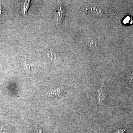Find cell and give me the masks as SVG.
Here are the masks:
<instances>
[{
    "mask_svg": "<svg viewBox=\"0 0 133 133\" xmlns=\"http://www.w3.org/2000/svg\"><path fill=\"white\" fill-rule=\"evenodd\" d=\"M86 14L92 16L100 15L104 13L100 8L94 5H88L83 8V11Z\"/></svg>",
    "mask_w": 133,
    "mask_h": 133,
    "instance_id": "cell-1",
    "label": "cell"
},
{
    "mask_svg": "<svg viewBox=\"0 0 133 133\" xmlns=\"http://www.w3.org/2000/svg\"><path fill=\"white\" fill-rule=\"evenodd\" d=\"M96 95L98 104L103 105L107 96L106 87L104 83L101 84L99 88L97 91Z\"/></svg>",
    "mask_w": 133,
    "mask_h": 133,
    "instance_id": "cell-2",
    "label": "cell"
},
{
    "mask_svg": "<svg viewBox=\"0 0 133 133\" xmlns=\"http://www.w3.org/2000/svg\"><path fill=\"white\" fill-rule=\"evenodd\" d=\"M86 45L91 51L94 53H97L99 52L98 45L95 40L92 38L88 37L86 40Z\"/></svg>",
    "mask_w": 133,
    "mask_h": 133,
    "instance_id": "cell-3",
    "label": "cell"
},
{
    "mask_svg": "<svg viewBox=\"0 0 133 133\" xmlns=\"http://www.w3.org/2000/svg\"><path fill=\"white\" fill-rule=\"evenodd\" d=\"M122 23L124 25H129L133 23V19L132 17L129 15L125 16L122 21Z\"/></svg>",
    "mask_w": 133,
    "mask_h": 133,
    "instance_id": "cell-4",
    "label": "cell"
},
{
    "mask_svg": "<svg viewBox=\"0 0 133 133\" xmlns=\"http://www.w3.org/2000/svg\"><path fill=\"white\" fill-rule=\"evenodd\" d=\"M30 1H26L23 4V6L22 8V11L23 14H26L27 10L28 9L30 6Z\"/></svg>",
    "mask_w": 133,
    "mask_h": 133,
    "instance_id": "cell-5",
    "label": "cell"
},
{
    "mask_svg": "<svg viewBox=\"0 0 133 133\" xmlns=\"http://www.w3.org/2000/svg\"><path fill=\"white\" fill-rule=\"evenodd\" d=\"M64 11L63 8L60 7L59 11L58 12V19H59L58 20H59V21H60V20H61L62 17H63V15H64Z\"/></svg>",
    "mask_w": 133,
    "mask_h": 133,
    "instance_id": "cell-6",
    "label": "cell"
},
{
    "mask_svg": "<svg viewBox=\"0 0 133 133\" xmlns=\"http://www.w3.org/2000/svg\"><path fill=\"white\" fill-rule=\"evenodd\" d=\"M126 129H127V128L118 129L113 133H124L125 132Z\"/></svg>",
    "mask_w": 133,
    "mask_h": 133,
    "instance_id": "cell-7",
    "label": "cell"
},
{
    "mask_svg": "<svg viewBox=\"0 0 133 133\" xmlns=\"http://www.w3.org/2000/svg\"><path fill=\"white\" fill-rule=\"evenodd\" d=\"M133 79V77L132 78V79H131V81H130V83H131V81H132V80Z\"/></svg>",
    "mask_w": 133,
    "mask_h": 133,
    "instance_id": "cell-8",
    "label": "cell"
}]
</instances>
